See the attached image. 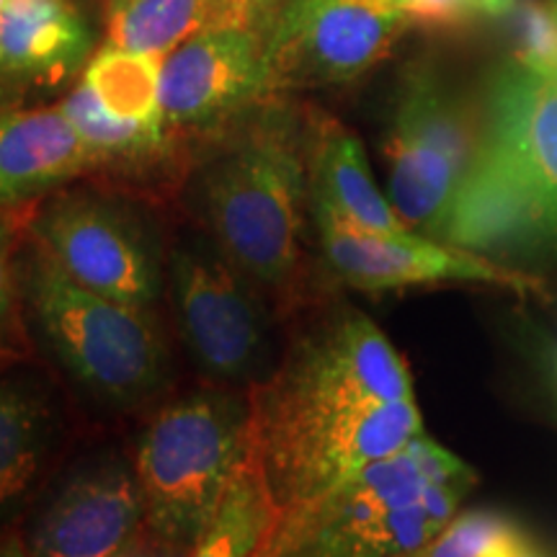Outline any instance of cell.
Returning <instances> with one entry per match:
<instances>
[{
  "mask_svg": "<svg viewBox=\"0 0 557 557\" xmlns=\"http://www.w3.org/2000/svg\"><path fill=\"white\" fill-rule=\"evenodd\" d=\"M250 449L287 508L421 438L410 369L374 320L346 310L295 341L248 395Z\"/></svg>",
  "mask_w": 557,
  "mask_h": 557,
  "instance_id": "obj_1",
  "label": "cell"
},
{
  "mask_svg": "<svg viewBox=\"0 0 557 557\" xmlns=\"http://www.w3.org/2000/svg\"><path fill=\"white\" fill-rule=\"evenodd\" d=\"M442 240L478 253L557 246V67L513 62L491 83Z\"/></svg>",
  "mask_w": 557,
  "mask_h": 557,
  "instance_id": "obj_2",
  "label": "cell"
},
{
  "mask_svg": "<svg viewBox=\"0 0 557 557\" xmlns=\"http://www.w3.org/2000/svg\"><path fill=\"white\" fill-rule=\"evenodd\" d=\"M475 470L423 434L398 455L282 508L259 557H413L459 513Z\"/></svg>",
  "mask_w": 557,
  "mask_h": 557,
  "instance_id": "obj_3",
  "label": "cell"
},
{
  "mask_svg": "<svg viewBox=\"0 0 557 557\" xmlns=\"http://www.w3.org/2000/svg\"><path fill=\"white\" fill-rule=\"evenodd\" d=\"M308 191V132L276 99L240 116L199 178L220 253L271 289L297 274Z\"/></svg>",
  "mask_w": 557,
  "mask_h": 557,
  "instance_id": "obj_4",
  "label": "cell"
},
{
  "mask_svg": "<svg viewBox=\"0 0 557 557\" xmlns=\"http://www.w3.org/2000/svg\"><path fill=\"white\" fill-rule=\"evenodd\" d=\"M248 449V398L194 393L165 406L137 449L145 524L191 549Z\"/></svg>",
  "mask_w": 557,
  "mask_h": 557,
  "instance_id": "obj_5",
  "label": "cell"
},
{
  "mask_svg": "<svg viewBox=\"0 0 557 557\" xmlns=\"http://www.w3.org/2000/svg\"><path fill=\"white\" fill-rule=\"evenodd\" d=\"M21 297L73 377L111 400H139L165 372V344L150 312L90 292L29 248Z\"/></svg>",
  "mask_w": 557,
  "mask_h": 557,
  "instance_id": "obj_6",
  "label": "cell"
},
{
  "mask_svg": "<svg viewBox=\"0 0 557 557\" xmlns=\"http://www.w3.org/2000/svg\"><path fill=\"white\" fill-rule=\"evenodd\" d=\"M478 135L480 120L442 81L426 70L403 81L382 152L387 199L410 230L442 240Z\"/></svg>",
  "mask_w": 557,
  "mask_h": 557,
  "instance_id": "obj_7",
  "label": "cell"
},
{
  "mask_svg": "<svg viewBox=\"0 0 557 557\" xmlns=\"http://www.w3.org/2000/svg\"><path fill=\"white\" fill-rule=\"evenodd\" d=\"M406 26L400 0H284L267 29L271 94L357 81Z\"/></svg>",
  "mask_w": 557,
  "mask_h": 557,
  "instance_id": "obj_8",
  "label": "cell"
},
{
  "mask_svg": "<svg viewBox=\"0 0 557 557\" xmlns=\"http://www.w3.org/2000/svg\"><path fill=\"white\" fill-rule=\"evenodd\" d=\"M323 256L333 274L361 292H395L438 284H485L513 295H545L537 276L500 267L478 250L416 230L385 233L359 227L312 201Z\"/></svg>",
  "mask_w": 557,
  "mask_h": 557,
  "instance_id": "obj_9",
  "label": "cell"
},
{
  "mask_svg": "<svg viewBox=\"0 0 557 557\" xmlns=\"http://www.w3.org/2000/svg\"><path fill=\"white\" fill-rule=\"evenodd\" d=\"M32 246L90 292L150 310L160 297L156 250L129 212L88 194H62L26 222Z\"/></svg>",
  "mask_w": 557,
  "mask_h": 557,
  "instance_id": "obj_10",
  "label": "cell"
},
{
  "mask_svg": "<svg viewBox=\"0 0 557 557\" xmlns=\"http://www.w3.org/2000/svg\"><path fill=\"white\" fill-rule=\"evenodd\" d=\"M271 99L276 96L269 86L261 29L201 32L160 62V107L169 135L227 127Z\"/></svg>",
  "mask_w": 557,
  "mask_h": 557,
  "instance_id": "obj_11",
  "label": "cell"
},
{
  "mask_svg": "<svg viewBox=\"0 0 557 557\" xmlns=\"http://www.w3.org/2000/svg\"><path fill=\"white\" fill-rule=\"evenodd\" d=\"M171 284L181 333L199 364L227 382L250 377L269 336L240 271L222 253L184 248L171 259Z\"/></svg>",
  "mask_w": 557,
  "mask_h": 557,
  "instance_id": "obj_12",
  "label": "cell"
},
{
  "mask_svg": "<svg viewBox=\"0 0 557 557\" xmlns=\"http://www.w3.org/2000/svg\"><path fill=\"white\" fill-rule=\"evenodd\" d=\"M145 524L137 472L107 462L70 478L26 537L34 557H114Z\"/></svg>",
  "mask_w": 557,
  "mask_h": 557,
  "instance_id": "obj_13",
  "label": "cell"
},
{
  "mask_svg": "<svg viewBox=\"0 0 557 557\" xmlns=\"http://www.w3.org/2000/svg\"><path fill=\"white\" fill-rule=\"evenodd\" d=\"M90 169L99 163L60 107L0 103V209H26Z\"/></svg>",
  "mask_w": 557,
  "mask_h": 557,
  "instance_id": "obj_14",
  "label": "cell"
},
{
  "mask_svg": "<svg viewBox=\"0 0 557 557\" xmlns=\"http://www.w3.org/2000/svg\"><path fill=\"white\" fill-rule=\"evenodd\" d=\"M90 52V29L70 0H3L0 88L60 86Z\"/></svg>",
  "mask_w": 557,
  "mask_h": 557,
  "instance_id": "obj_15",
  "label": "cell"
},
{
  "mask_svg": "<svg viewBox=\"0 0 557 557\" xmlns=\"http://www.w3.org/2000/svg\"><path fill=\"white\" fill-rule=\"evenodd\" d=\"M308 176L312 201L354 225L385 233L410 230L374 184L359 137L320 111L308 122Z\"/></svg>",
  "mask_w": 557,
  "mask_h": 557,
  "instance_id": "obj_16",
  "label": "cell"
},
{
  "mask_svg": "<svg viewBox=\"0 0 557 557\" xmlns=\"http://www.w3.org/2000/svg\"><path fill=\"white\" fill-rule=\"evenodd\" d=\"M278 513L282 506L271 493L259 457L248 449L212 521L186 557H259Z\"/></svg>",
  "mask_w": 557,
  "mask_h": 557,
  "instance_id": "obj_17",
  "label": "cell"
},
{
  "mask_svg": "<svg viewBox=\"0 0 557 557\" xmlns=\"http://www.w3.org/2000/svg\"><path fill=\"white\" fill-rule=\"evenodd\" d=\"M212 29H227L220 0H127L109 11L107 47L163 60L186 39Z\"/></svg>",
  "mask_w": 557,
  "mask_h": 557,
  "instance_id": "obj_18",
  "label": "cell"
},
{
  "mask_svg": "<svg viewBox=\"0 0 557 557\" xmlns=\"http://www.w3.org/2000/svg\"><path fill=\"white\" fill-rule=\"evenodd\" d=\"M160 62L163 60L150 54L103 47L83 73V83L114 120L165 129L160 107Z\"/></svg>",
  "mask_w": 557,
  "mask_h": 557,
  "instance_id": "obj_19",
  "label": "cell"
},
{
  "mask_svg": "<svg viewBox=\"0 0 557 557\" xmlns=\"http://www.w3.org/2000/svg\"><path fill=\"white\" fill-rule=\"evenodd\" d=\"M47 431L45 400L16 382H0V506L32 485L47 451Z\"/></svg>",
  "mask_w": 557,
  "mask_h": 557,
  "instance_id": "obj_20",
  "label": "cell"
},
{
  "mask_svg": "<svg viewBox=\"0 0 557 557\" xmlns=\"http://www.w3.org/2000/svg\"><path fill=\"white\" fill-rule=\"evenodd\" d=\"M60 109L99 165L143 163V160L158 158L171 145V135L165 129L143 127V124L120 122L109 116L94 90L83 81L70 90Z\"/></svg>",
  "mask_w": 557,
  "mask_h": 557,
  "instance_id": "obj_21",
  "label": "cell"
},
{
  "mask_svg": "<svg viewBox=\"0 0 557 557\" xmlns=\"http://www.w3.org/2000/svg\"><path fill=\"white\" fill-rule=\"evenodd\" d=\"M532 549L511 521L493 511H459L413 557H521Z\"/></svg>",
  "mask_w": 557,
  "mask_h": 557,
  "instance_id": "obj_22",
  "label": "cell"
},
{
  "mask_svg": "<svg viewBox=\"0 0 557 557\" xmlns=\"http://www.w3.org/2000/svg\"><path fill=\"white\" fill-rule=\"evenodd\" d=\"M506 16L511 18L517 62L557 67V0H527Z\"/></svg>",
  "mask_w": 557,
  "mask_h": 557,
  "instance_id": "obj_23",
  "label": "cell"
},
{
  "mask_svg": "<svg viewBox=\"0 0 557 557\" xmlns=\"http://www.w3.org/2000/svg\"><path fill=\"white\" fill-rule=\"evenodd\" d=\"M21 212L24 209H13L5 212L0 209V354L16 351L24 341L21 331V284L13 267V243L21 230Z\"/></svg>",
  "mask_w": 557,
  "mask_h": 557,
  "instance_id": "obj_24",
  "label": "cell"
},
{
  "mask_svg": "<svg viewBox=\"0 0 557 557\" xmlns=\"http://www.w3.org/2000/svg\"><path fill=\"white\" fill-rule=\"evenodd\" d=\"M408 24L455 29L478 16L475 0H400Z\"/></svg>",
  "mask_w": 557,
  "mask_h": 557,
  "instance_id": "obj_25",
  "label": "cell"
},
{
  "mask_svg": "<svg viewBox=\"0 0 557 557\" xmlns=\"http://www.w3.org/2000/svg\"><path fill=\"white\" fill-rule=\"evenodd\" d=\"M278 0H220L225 26H243V29L267 32L271 18L276 16Z\"/></svg>",
  "mask_w": 557,
  "mask_h": 557,
  "instance_id": "obj_26",
  "label": "cell"
},
{
  "mask_svg": "<svg viewBox=\"0 0 557 557\" xmlns=\"http://www.w3.org/2000/svg\"><path fill=\"white\" fill-rule=\"evenodd\" d=\"M186 555H189V547L181 545V542L169 540L165 534H160L158 529H152L150 524H143L114 557H186Z\"/></svg>",
  "mask_w": 557,
  "mask_h": 557,
  "instance_id": "obj_27",
  "label": "cell"
},
{
  "mask_svg": "<svg viewBox=\"0 0 557 557\" xmlns=\"http://www.w3.org/2000/svg\"><path fill=\"white\" fill-rule=\"evenodd\" d=\"M521 3H527V0H475V9L478 16H506Z\"/></svg>",
  "mask_w": 557,
  "mask_h": 557,
  "instance_id": "obj_28",
  "label": "cell"
},
{
  "mask_svg": "<svg viewBox=\"0 0 557 557\" xmlns=\"http://www.w3.org/2000/svg\"><path fill=\"white\" fill-rule=\"evenodd\" d=\"M0 557H34V555L18 534L9 532V534H0Z\"/></svg>",
  "mask_w": 557,
  "mask_h": 557,
  "instance_id": "obj_29",
  "label": "cell"
},
{
  "mask_svg": "<svg viewBox=\"0 0 557 557\" xmlns=\"http://www.w3.org/2000/svg\"><path fill=\"white\" fill-rule=\"evenodd\" d=\"M124 3H127V0H109V11L120 9V5H124Z\"/></svg>",
  "mask_w": 557,
  "mask_h": 557,
  "instance_id": "obj_30",
  "label": "cell"
},
{
  "mask_svg": "<svg viewBox=\"0 0 557 557\" xmlns=\"http://www.w3.org/2000/svg\"><path fill=\"white\" fill-rule=\"evenodd\" d=\"M0 5H3V0H0Z\"/></svg>",
  "mask_w": 557,
  "mask_h": 557,
  "instance_id": "obj_31",
  "label": "cell"
}]
</instances>
